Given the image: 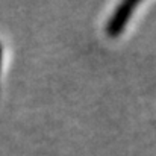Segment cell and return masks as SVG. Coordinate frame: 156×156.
Masks as SVG:
<instances>
[{"label":"cell","instance_id":"obj_2","mask_svg":"<svg viewBox=\"0 0 156 156\" xmlns=\"http://www.w3.org/2000/svg\"><path fill=\"white\" fill-rule=\"evenodd\" d=\"M0 59H2V47H0Z\"/></svg>","mask_w":156,"mask_h":156},{"label":"cell","instance_id":"obj_1","mask_svg":"<svg viewBox=\"0 0 156 156\" xmlns=\"http://www.w3.org/2000/svg\"><path fill=\"white\" fill-rule=\"evenodd\" d=\"M136 5H138V2H135V0H127V2H123V3L117 8L115 14L109 18V21H108V24H106V32H108V35L117 37V35L124 29V26H126V23L129 21V18H130V15H132V12H133V8H135Z\"/></svg>","mask_w":156,"mask_h":156}]
</instances>
